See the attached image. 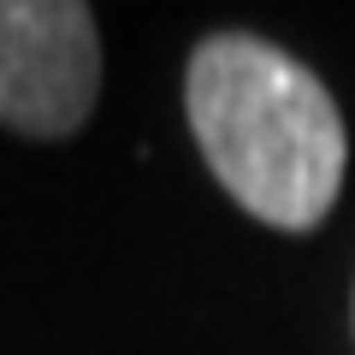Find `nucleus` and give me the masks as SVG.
Masks as SVG:
<instances>
[{
    "mask_svg": "<svg viewBox=\"0 0 355 355\" xmlns=\"http://www.w3.org/2000/svg\"><path fill=\"white\" fill-rule=\"evenodd\" d=\"M184 119L219 190L272 231H314L338 207L349 130L320 71L254 30H214L184 65Z\"/></svg>",
    "mask_w": 355,
    "mask_h": 355,
    "instance_id": "1",
    "label": "nucleus"
},
{
    "mask_svg": "<svg viewBox=\"0 0 355 355\" xmlns=\"http://www.w3.org/2000/svg\"><path fill=\"white\" fill-rule=\"evenodd\" d=\"M101 101V24L83 0H0V125L65 142Z\"/></svg>",
    "mask_w": 355,
    "mask_h": 355,
    "instance_id": "2",
    "label": "nucleus"
},
{
    "mask_svg": "<svg viewBox=\"0 0 355 355\" xmlns=\"http://www.w3.org/2000/svg\"><path fill=\"white\" fill-rule=\"evenodd\" d=\"M349 320H355V296H349Z\"/></svg>",
    "mask_w": 355,
    "mask_h": 355,
    "instance_id": "3",
    "label": "nucleus"
}]
</instances>
